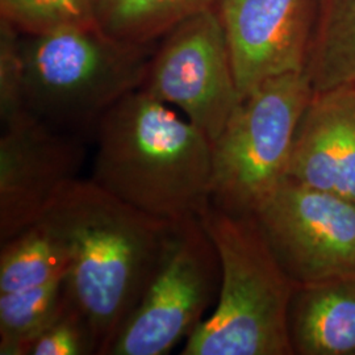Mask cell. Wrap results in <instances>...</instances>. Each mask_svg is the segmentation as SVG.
<instances>
[{
	"mask_svg": "<svg viewBox=\"0 0 355 355\" xmlns=\"http://www.w3.org/2000/svg\"><path fill=\"white\" fill-rule=\"evenodd\" d=\"M64 237L71 304L89 320L99 354L140 303L174 223L120 200L89 179H76L45 215Z\"/></svg>",
	"mask_w": 355,
	"mask_h": 355,
	"instance_id": "1",
	"label": "cell"
},
{
	"mask_svg": "<svg viewBox=\"0 0 355 355\" xmlns=\"http://www.w3.org/2000/svg\"><path fill=\"white\" fill-rule=\"evenodd\" d=\"M92 139L91 179L120 200L174 224L199 218L209 207L212 142L145 89L114 104Z\"/></svg>",
	"mask_w": 355,
	"mask_h": 355,
	"instance_id": "2",
	"label": "cell"
},
{
	"mask_svg": "<svg viewBox=\"0 0 355 355\" xmlns=\"http://www.w3.org/2000/svg\"><path fill=\"white\" fill-rule=\"evenodd\" d=\"M218 254L215 311L186 340L183 355H292L288 311L297 283L254 215L209 207L199 217Z\"/></svg>",
	"mask_w": 355,
	"mask_h": 355,
	"instance_id": "3",
	"label": "cell"
},
{
	"mask_svg": "<svg viewBox=\"0 0 355 355\" xmlns=\"http://www.w3.org/2000/svg\"><path fill=\"white\" fill-rule=\"evenodd\" d=\"M152 57L150 45L114 38L99 24L26 36V108L51 127L92 137L103 114L142 87Z\"/></svg>",
	"mask_w": 355,
	"mask_h": 355,
	"instance_id": "4",
	"label": "cell"
},
{
	"mask_svg": "<svg viewBox=\"0 0 355 355\" xmlns=\"http://www.w3.org/2000/svg\"><path fill=\"white\" fill-rule=\"evenodd\" d=\"M313 94L305 71H296L270 78L242 98L212 142V205L253 215L287 178L295 136Z\"/></svg>",
	"mask_w": 355,
	"mask_h": 355,
	"instance_id": "5",
	"label": "cell"
},
{
	"mask_svg": "<svg viewBox=\"0 0 355 355\" xmlns=\"http://www.w3.org/2000/svg\"><path fill=\"white\" fill-rule=\"evenodd\" d=\"M221 282L200 218L174 224L144 296L105 355H165L203 321Z\"/></svg>",
	"mask_w": 355,
	"mask_h": 355,
	"instance_id": "6",
	"label": "cell"
},
{
	"mask_svg": "<svg viewBox=\"0 0 355 355\" xmlns=\"http://www.w3.org/2000/svg\"><path fill=\"white\" fill-rule=\"evenodd\" d=\"M141 89L177 108L211 142L216 141L241 96L227 37L214 7L165 35L153 53Z\"/></svg>",
	"mask_w": 355,
	"mask_h": 355,
	"instance_id": "7",
	"label": "cell"
},
{
	"mask_svg": "<svg viewBox=\"0 0 355 355\" xmlns=\"http://www.w3.org/2000/svg\"><path fill=\"white\" fill-rule=\"evenodd\" d=\"M297 284L355 271V202L286 178L253 214Z\"/></svg>",
	"mask_w": 355,
	"mask_h": 355,
	"instance_id": "8",
	"label": "cell"
},
{
	"mask_svg": "<svg viewBox=\"0 0 355 355\" xmlns=\"http://www.w3.org/2000/svg\"><path fill=\"white\" fill-rule=\"evenodd\" d=\"M85 140L31 112L1 127L0 242L35 224L79 179L86 158Z\"/></svg>",
	"mask_w": 355,
	"mask_h": 355,
	"instance_id": "9",
	"label": "cell"
},
{
	"mask_svg": "<svg viewBox=\"0 0 355 355\" xmlns=\"http://www.w3.org/2000/svg\"><path fill=\"white\" fill-rule=\"evenodd\" d=\"M240 96L267 79L304 71L318 0H216Z\"/></svg>",
	"mask_w": 355,
	"mask_h": 355,
	"instance_id": "10",
	"label": "cell"
},
{
	"mask_svg": "<svg viewBox=\"0 0 355 355\" xmlns=\"http://www.w3.org/2000/svg\"><path fill=\"white\" fill-rule=\"evenodd\" d=\"M287 178L355 202V86L313 94Z\"/></svg>",
	"mask_w": 355,
	"mask_h": 355,
	"instance_id": "11",
	"label": "cell"
},
{
	"mask_svg": "<svg viewBox=\"0 0 355 355\" xmlns=\"http://www.w3.org/2000/svg\"><path fill=\"white\" fill-rule=\"evenodd\" d=\"M288 336L293 354L355 355V271L297 284Z\"/></svg>",
	"mask_w": 355,
	"mask_h": 355,
	"instance_id": "12",
	"label": "cell"
},
{
	"mask_svg": "<svg viewBox=\"0 0 355 355\" xmlns=\"http://www.w3.org/2000/svg\"><path fill=\"white\" fill-rule=\"evenodd\" d=\"M304 71L315 92L355 86V0H318Z\"/></svg>",
	"mask_w": 355,
	"mask_h": 355,
	"instance_id": "13",
	"label": "cell"
},
{
	"mask_svg": "<svg viewBox=\"0 0 355 355\" xmlns=\"http://www.w3.org/2000/svg\"><path fill=\"white\" fill-rule=\"evenodd\" d=\"M70 263L64 237L42 216L35 224L1 242L0 293L33 288L66 278Z\"/></svg>",
	"mask_w": 355,
	"mask_h": 355,
	"instance_id": "14",
	"label": "cell"
},
{
	"mask_svg": "<svg viewBox=\"0 0 355 355\" xmlns=\"http://www.w3.org/2000/svg\"><path fill=\"white\" fill-rule=\"evenodd\" d=\"M216 0H96L98 23L108 35L150 45L155 38L215 6Z\"/></svg>",
	"mask_w": 355,
	"mask_h": 355,
	"instance_id": "15",
	"label": "cell"
},
{
	"mask_svg": "<svg viewBox=\"0 0 355 355\" xmlns=\"http://www.w3.org/2000/svg\"><path fill=\"white\" fill-rule=\"evenodd\" d=\"M67 304L64 278L0 293V354L26 355L38 334Z\"/></svg>",
	"mask_w": 355,
	"mask_h": 355,
	"instance_id": "16",
	"label": "cell"
},
{
	"mask_svg": "<svg viewBox=\"0 0 355 355\" xmlns=\"http://www.w3.org/2000/svg\"><path fill=\"white\" fill-rule=\"evenodd\" d=\"M0 13L1 20L26 36L99 24L96 0H0Z\"/></svg>",
	"mask_w": 355,
	"mask_h": 355,
	"instance_id": "17",
	"label": "cell"
},
{
	"mask_svg": "<svg viewBox=\"0 0 355 355\" xmlns=\"http://www.w3.org/2000/svg\"><path fill=\"white\" fill-rule=\"evenodd\" d=\"M92 354H99L95 333L69 297L62 312L38 334L26 352V355Z\"/></svg>",
	"mask_w": 355,
	"mask_h": 355,
	"instance_id": "18",
	"label": "cell"
},
{
	"mask_svg": "<svg viewBox=\"0 0 355 355\" xmlns=\"http://www.w3.org/2000/svg\"><path fill=\"white\" fill-rule=\"evenodd\" d=\"M20 32L10 23H0V120L1 127L28 114Z\"/></svg>",
	"mask_w": 355,
	"mask_h": 355,
	"instance_id": "19",
	"label": "cell"
}]
</instances>
